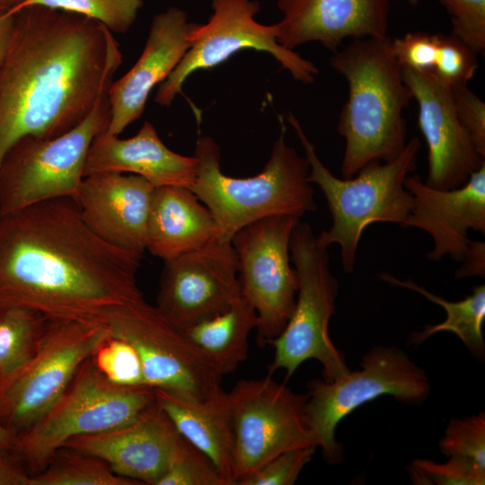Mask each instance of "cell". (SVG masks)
Returning <instances> with one entry per match:
<instances>
[{
	"mask_svg": "<svg viewBox=\"0 0 485 485\" xmlns=\"http://www.w3.org/2000/svg\"><path fill=\"white\" fill-rule=\"evenodd\" d=\"M142 256L96 235L72 198L1 215L0 311L102 322L110 310L143 297Z\"/></svg>",
	"mask_w": 485,
	"mask_h": 485,
	"instance_id": "6da1fadb",
	"label": "cell"
},
{
	"mask_svg": "<svg viewBox=\"0 0 485 485\" xmlns=\"http://www.w3.org/2000/svg\"><path fill=\"white\" fill-rule=\"evenodd\" d=\"M13 14L0 66V163L20 138H52L83 121L122 63L113 33L94 20L43 6Z\"/></svg>",
	"mask_w": 485,
	"mask_h": 485,
	"instance_id": "7a4b0ae2",
	"label": "cell"
},
{
	"mask_svg": "<svg viewBox=\"0 0 485 485\" xmlns=\"http://www.w3.org/2000/svg\"><path fill=\"white\" fill-rule=\"evenodd\" d=\"M333 53L330 65L348 84L337 131L345 139L341 173L351 178L366 164L390 162L403 152V111L413 98L388 36L353 39Z\"/></svg>",
	"mask_w": 485,
	"mask_h": 485,
	"instance_id": "3957f363",
	"label": "cell"
},
{
	"mask_svg": "<svg viewBox=\"0 0 485 485\" xmlns=\"http://www.w3.org/2000/svg\"><path fill=\"white\" fill-rule=\"evenodd\" d=\"M279 123L270 156L263 170L252 177L225 175L216 142L209 137L197 140L194 156L198 168L190 190L212 213L218 241L231 242L240 229L268 216L292 215L301 218L316 208L308 180L309 163L287 144L282 117Z\"/></svg>",
	"mask_w": 485,
	"mask_h": 485,
	"instance_id": "277c9868",
	"label": "cell"
},
{
	"mask_svg": "<svg viewBox=\"0 0 485 485\" xmlns=\"http://www.w3.org/2000/svg\"><path fill=\"white\" fill-rule=\"evenodd\" d=\"M287 119L304 149L310 166L308 180L322 191L332 217L330 229L316 236V241L325 248L338 243L343 269L351 273L364 230L375 223L401 226L408 216L412 195L404 181L416 168L421 142L414 137L394 160L372 162L353 177L340 179L320 160L295 115L289 112Z\"/></svg>",
	"mask_w": 485,
	"mask_h": 485,
	"instance_id": "5b68a950",
	"label": "cell"
},
{
	"mask_svg": "<svg viewBox=\"0 0 485 485\" xmlns=\"http://www.w3.org/2000/svg\"><path fill=\"white\" fill-rule=\"evenodd\" d=\"M154 401L155 389L115 384L90 357L48 410L17 435L13 455L32 475L69 439L128 424Z\"/></svg>",
	"mask_w": 485,
	"mask_h": 485,
	"instance_id": "8992f818",
	"label": "cell"
},
{
	"mask_svg": "<svg viewBox=\"0 0 485 485\" xmlns=\"http://www.w3.org/2000/svg\"><path fill=\"white\" fill-rule=\"evenodd\" d=\"M327 249L317 242L310 225L300 220L290 241V258L298 278L295 305L285 329L268 344L275 350L268 374L283 369L288 379L310 359L320 362L328 382L350 371L329 333L339 282L331 273Z\"/></svg>",
	"mask_w": 485,
	"mask_h": 485,
	"instance_id": "52a82bcc",
	"label": "cell"
},
{
	"mask_svg": "<svg viewBox=\"0 0 485 485\" xmlns=\"http://www.w3.org/2000/svg\"><path fill=\"white\" fill-rule=\"evenodd\" d=\"M108 95L69 131L52 137L27 136L13 143L0 163V216L56 199H76L90 146L108 128Z\"/></svg>",
	"mask_w": 485,
	"mask_h": 485,
	"instance_id": "ba28073f",
	"label": "cell"
},
{
	"mask_svg": "<svg viewBox=\"0 0 485 485\" xmlns=\"http://www.w3.org/2000/svg\"><path fill=\"white\" fill-rule=\"evenodd\" d=\"M361 370L344 376L309 382L306 413L312 433L325 460L337 463L343 458L335 429L342 419L361 405L390 395L398 402L420 404L430 393L428 377L401 348L375 346L360 361Z\"/></svg>",
	"mask_w": 485,
	"mask_h": 485,
	"instance_id": "9c48e42d",
	"label": "cell"
},
{
	"mask_svg": "<svg viewBox=\"0 0 485 485\" xmlns=\"http://www.w3.org/2000/svg\"><path fill=\"white\" fill-rule=\"evenodd\" d=\"M109 334L107 325L97 321L50 320L36 354L0 378V423L17 435L31 427Z\"/></svg>",
	"mask_w": 485,
	"mask_h": 485,
	"instance_id": "30bf717a",
	"label": "cell"
},
{
	"mask_svg": "<svg viewBox=\"0 0 485 485\" xmlns=\"http://www.w3.org/2000/svg\"><path fill=\"white\" fill-rule=\"evenodd\" d=\"M102 322L112 335L134 347L146 385L192 401H205L224 391L222 376L184 331L144 297L110 310Z\"/></svg>",
	"mask_w": 485,
	"mask_h": 485,
	"instance_id": "8fae6325",
	"label": "cell"
},
{
	"mask_svg": "<svg viewBox=\"0 0 485 485\" xmlns=\"http://www.w3.org/2000/svg\"><path fill=\"white\" fill-rule=\"evenodd\" d=\"M227 396L234 439V484L285 451L318 447L308 422L307 394L295 393L268 374L239 380Z\"/></svg>",
	"mask_w": 485,
	"mask_h": 485,
	"instance_id": "7c38bea8",
	"label": "cell"
},
{
	"mask_svg": "<svg viewBox=\"0 0 485 485\" xmlns=\"http://www.w3.org/2000/svg\"><path fill=\"white\" fill-rule=\"evenodd\" d=\"M299 221L292 215L268 216L245 225L231 239L241 291L256 310L261 345L282 332L295 305L298 278L290 263V241Z\"/></svg>",
	"mask_w": 485,
	"mask_h": 485,
	"instance_id": "4fadbf2b",
	"label": "cell"
},
{
	"mask_svg": "<svg viewBox=\"0 0 485 485\" xmlns=\"http://www.w3.org/2000/svg\"><path fill=\"white\" fill-rule=\"evenodd\" d=\"M213 14L206 24H197L191 44L169 76L159 84L154 101L161 106L172 104L188 76L197 70L210 69L244 48L266 51L283 68L303 84H312L317 67L296 52L281 46L276 24L255 21L260 4L255 0H212Z\"/></svg>",
	"mask_w": 485,
	"mask_h": 485,
	"instance_id": "5bb4252c",
	"label": "cell"
},
{
	"mask_svg": "<svg viewBox=\"0 0 485 485\" xmlns=\"http://www.w3.org/2000/svg\"><path fill=\"white\" fill-rule=\"evenodd\" d=\"M163 262L155 306L181 330L224 313L242 294L231 242L215 239Z\"/></svg>",
	"mask_w": 485,
	"mask_h": 485,
	"instance_id": "9a60e30c",
	"label": "cell"
},
{
	"mask_svg": "<svg viewBox=\"0 0 485 485\" xmlns=\"http://www.w3.org/2000/svg\"><path fill=\"white\" fill-rule=\"evenodd\" d=\"M401 69L418 103V123L428 146L425 183L444 190L463 186L485 165V156L477 150L457 117L451 87L431 71Z\"/></svg>",
	"mask_w": 485,
	"mask_h": 485,
	"instance_id": "2e32d148",
	"label": "cell"
},
{
	"mask_svg": "<svg viewBox=\"0 0 485 485\" xmlns=\"http://www.w3.org/2000/svg\"><path fill=\"white\" fill-rule=\"evenodd\" d=\"M404 186L412 195V206L401 227H416L431 236L429 260L448 255L462 262L472 242L468 232L485 234V165L455 189L432 188L418 174L407 176Z\"/></svg>",
	"mask_w": 485,
	"mask_h": 485,
	"instance_id": "e0dca14e",
	"label": "cell"
},
{
	"mask_svg": "<svg viewBox=\"0 0 485 485\" xmlns=\"http://www.w3.org/2000/svg\"><path fill=\"white\" fill-rule=\"evenodd\" d=\"M182 436L155 401L135 420L105 432L73 437L64 445L104 460L119 476L156 485Z\"/></svg>",
	"mask_w": 485,
	"mask_h": 485,
	"instance_id": "ac0fdd59",
	"label": "cell"
},
{
	"mask_svg": "<svg viewBox=\"0 0 485 485\" xmlns=\"http://www.w3.org/2000/svg\"><path fill=\"white\" fill-rule=\"evenodd\" d=\"M196 26L176 7L154 17L141 56L108 91L109 133L119 136L142 116L152 90L169 76L189 49Z\"/></svg>",
	"mask_w": 485,
	"mask_h": 485,
	"instance_id": "d6986e66",
	"label": "cell"
},
{
	"mask_svg": "<svg viewBox=\"0 0 485 485\" xmlns=\"http://www.w3.org/2000/svg\"><path fill=\"white\" fill-rule=\"evenodd\" d=\"M278 42L293 50L312 41L335 52L346 38H384L391 0H278Z\"/></svg>",
	"mask_w": 485,
	"mask_h": 485,
	"instance_id": "ffe728a7",
	"label": "cell"
},
{
	"mask_svg": "<svg viewBox=\"0 0 485 485\" xmlns=\"http://www.w3.org/2000/svg\"><path fill=\"white\" fill-rule=\"evenodd\" d=\"M155 187L128 173L84 176L75 199L89 228L106 242L143 255Z\"/></svg>",
	"mask_w": 485,
	"mask_h": 485,
	"instance_id": "44dd1931",
	"label": "cell"
},
{
	"mask_svg": "<svg viewBox=\"0 0 485 485\" xmlns=\"http://www.w3.org/2000/svg\"><path fill=\"white\" fill-rule=\"evenodd\" d=\"M197 158L177 154L159 137L154 125L145 121L129 138H119L106 130L93 140L85 160L84 175L102 172L135 174L154 187L190 188L195 181Z\"/></svg>",
	"mask_w": 485,
	"mask_h": 485,
	"instance_id": "7402d4cb",
	"label": "cell"
},
{
	"mask_svg": "<svg viewBox=\"0 0 485 485\" xmlns=\"http://www.w3.org/2000/svg\"><path fill=\"white\" fill-rule=\"evenodd\" d=\"M210 210L186 187H155L146 226V250L163 261L216 239Z\"/></svg>",
	"mask_w": 485,
	"mask_h": 485,
	"instance_id": "603a6c76",
	"label": "cell"
},
{
	"mask_svg": "<svg viewBox=\"0 0 485 485\" xmlns=\"http://www.w3.org/2000/svg\"><path fill=\"white\" fill-rule=\"evenodd\" d=\"M155 399L180 435L211 460L227 485H234V439L227 392L192 401L155 389Z\"/></svg>",
	"mask_w": 485,
	"mask_h": 485,
	"instance_id": "cb8c5ba5",
	"label": "cell"
},
{
	"mask_svg": "<svg viewBox=\"0 0 485 485\" xmlns=\"http://www.w3.org/2000/svg\"><path fill=\"white\" fill-rule=\"evenodd\" d=\"M256 310L242 294L224 313L182 330L222 377L248 357V339L258 326Z\"/></svg>",
	"mask_w": 485,
	"mask_h": 485,
	"instance_id": "d4e9b609",
	"label": "cell"
},
{
	"mask_svg": "<svg viewBox=\"0 0 485 485\" xmlns=\"http://www.w3.org/2000/svg\"><path fill=\"white\" fill-rule=\"evenodd\" d=\"M378 277L387 283L422 295L429 301L442 306L446 313L444 322L426 325L422 331L412 332L409 337L408 344L418 346L436 333L451 331L463 341L473 356L480 359L484 358L485 343L482 331L485 320L484 285L474 287L472 293L463 299L452 302L428 291L410 278L401 280L386 272L380 273Z\"/></svg>",
	"mask_w": 485,
	"mask_h": 485,
	"instance_id": "484cf974",
	"label": "cell"
},
{
	"mask_svg": "<svg viewBox=\"0 0 485 485\" xmlns=\"http://www.w3.org/2000/svg\"><path fill=\"white\" fill-rule=\"evenodd\" d=\"M115 473L100 457L63 445L31 477V485H139Z\"/></svg>",
	"mask_w": 485,
	"mask_h": 485,
	"instance_id": "4316f807",
	"label": "cell"
},
{
	"mask_svg": "<svg viewBox=\"0 0 485 485\" xmlns=\"http://www.w3.org/2000/svg\"><path fill=\"white\" fill-rule=\"evenodd\" d=\"M49 319L22 308L0 311V378L26 364L40 348Z\"/></svg>",
	"mask_w": 485,
	"mask_h": 485,
	"instance_id": "83f0119b",
	"label": "cell"
},
{
	"mask_svg": "<svg viewBox=\"0 0 485 485\" xmlns=\"http://www.w3.org/2000/svg\"><path fill=\"white\" fill-rule=\"evenodd\" d=\"M30 6H43L94 20L112 33H126L137 19L143 0H24L7 10L13 14Z\"/></svg>",
	"mask_w": 485,
	"mask_h": 485,
	"instance_id": "f1b7e54d",
	"label": "cell"
},
{
	"mask_svg": "<svg viewBox=\"0 0 485 485\" xmlns=\"http://www.w3.org/2000/svg\"><path fill=\"white\" fill-rule=\"evenodd\" d=\"M91 360L99 372L115 384L146 385L136 349L129 342L110 332L96 348Z\"/></svg>",
	"mask_w": 485,
	"mask_h": 485,
	"instance_id": "f546056e",
	"label": "cell"
},
{
	"mask_svg": "<svg viewBox=\"0 0 485 485\" xmlns=\"http://www.w3.org/2000/svg\"><path fill=\"white\" fill-rule=\"evenodd\" d=\"M156 485H227L211 460L182 437Z\"/></svg>",
	"mask_w": 485,
	"mask_h": 485,
	"instance_id": "4dcf8cb0",
	"label": "cell"
},
{
	"mask_svg": "<svg viewBox=\"0 0 485 485\" xmlns=\"http://www.w3.org/2000/svg\"><path fill=\"white\" fill-rule=\"evenodd\" d=\"M439 449L445 456L471 460L485 468V413L452 418L439 441Z\"/></svg>",
	"mask_w": 485,
	"mask_h": 485,
	"instance_id": "1f68e13d",
	"label": "cell"
},
{
	"mask_svg": "<svg viewBox=\"0 0 485 485\" xmlns=\"http://www.w3.org/2000/svg\"><path fill=\"white\" fill-rule=\"evenodd\" d=\"M409 475L417 485H483L485 468L474 462L450 456L444 463L427 459H415L409 467Z\"/></svg>",
	"mask_w": 485,
	"mask_h": 485,
	"instance_id": "d6a6232c",
	"label": "cell"
},
{
	"mask_svg": "<svg viewBox=\"0 0 485 485\" xmlns=\"http://www.w3.org/2000/svg\"><path fill=\"white\" fill-rule=\"evenodd\" d=\"M478 67L476 53L453 35L440 33L433 72L450 87L467 84Z\"/></svg>",
	"mask_w": 485,
	"mask_h": 485,
	"instance_id": "836d02e7",
	"label": "cell"
},
{
	"mask_svg": "<svg viewBox=\"0 0 485 485\" xmlns=\"http://www.w3.org/2000/svg\"><path fill=\"white\" fill-rule=\"evenodd\" d=\"M316 446L285 451L240 479L239 485H292L312 460Z\"/></svg>",
	"mask_w": 485,
	"mask_h": 485,
	"instance_id": "e575fe53",
	"label": "cell"
},
{
	"mask_svg": "<svg viewBox=\"0 0 485 485\" xmlns=\"http://www.w3.org/2000/svg\"><path fill=\"white\" fill-rule=\"evenodd\" d=\"M452 23L451 35L472 51H485V0H438Z\"/></svg>",
	"mask_w": 485,
	"mask_h": 485,
	"instance_id": "d590c367",
	"label": "cell"
},
{
	"mask_svg": "<svg viewBox=\"0 0 485 485\" xmlns=\"http://www.w3.org/2000/svg\"><path fill=\"white\" fill-rule=\"evenodd\" d=\"M440 33L409 32L391 39L394 57L402 68L415 71H432L436 63Z\"/></svg>",
	"mask_w": 485,
	"mask_h": 485,
	"instance_id": "8d00e7d4",
	"label": "cell"
},
{
	"mask_svg": "<svg viewBox=\"0 0 485 485\" xmlns=\"http://www.w3.org/2000/svg\"><path fill=\"white\" fill-rule=\"evenodd\" d=\"M457 117L473 145L485 156V103L467 84L451 87Z\"/></svg>",
	"mask_w": 485,
	"mask_h": 485,
	"instance_id": "74e56055",
	"label": "cell"
},
{
	"mask_svg": "<svg viewBox=\"0 0 485 485\" xmlns=\"http://www.w3.org/2000/svg\"><path fill=\"white\" fill-rule=\"evenodd\" d=\"M485 274V244L483 242H472L470 248L456 270V278H463L472 276L484 277Z\"/></svg>",
	"mask_w": 485,
	"mask_h": 485,
	"instance_id": "f35d334b",
	"label": "cell"
},
{
	"mask_svg": "<svg viewBox=\"0 0 485 485\" xmlns=\"http://www.w3.org/2000/svg\"><path fill=\"white\" fill-rule=\"evenodd\" d=\"M31 477L13 454H0V485H31Z\"/></svg>",
	"mask_w": 485,
	"mask_h": 485,
	"instance_id": "ab89813d",
	"label": "cell"
},
{
	"mask_svg": "<svg viewBox=\"0 0 485 485\" xmlns=\"http://www.w3.org/2000/svg\"><path fill=\"white\" fill-rule=\"evenodd\" d=\"M15 22V14L0 13V66L8 51Z\"/></svg>",
	"mask_w": 485,
	"mask_h": 485,
	"instance_id": "60d3db41",
	"label": "cell"
},
{
	"mask_svg": "<svg viewBox=\"0 0 485 485\" xmlns=\"http://www.w3.org/2000/svg\"><path fill=\"white\" fill-rule=\"evenodd\" d=\"M17 434L0 423V454H13Z\"/></svg>",
	"mask_w": 485,
	"mask_h": 485,
	"instance_id": "b9f144b4",
	"label": "cell"
},
{
	"mask_svg": "<svg viewBox=\"0 0 485 485\" xmlns=\"http://www.w3.org/2000/svg\"><path fill=\"white\" fill-rule=\"evenodd\" d=\"M24 0H0V3L6 8V10H10L19 5Z\"/></svg>",
	"mask_w": 485,
	"mask_h": 485,
	"instance_id": "7bdbcfd3",
	"label": "cell"
},
{
	"mask_svg": "<svg viewBox=\"0 0 485 485\" xmlns=\"http://www.w3.org/2000/svg\"><path fill=\"white\" fill-rule=\"evenodd\" d=\"M407 1H408V2L410 3V4H411V5H416V4H418V3H419V0H407Z\"/></svg>",
	"mask_w": 485,
	"mask_h": 485,
	"instance_id": "ee69618b",
	"label": "cell"
},
{
	"mask_svg": "<svg viewBox=\"0 0 485 485\" xmlns=\"http://www.w3.org/2000/svg\"><path fill=\"white\" fill-rule=\"evenodd\" d=\"M7 11L6 8L0 3V13Z\"/></svg>",
	"mask_w": 485,
	"mask_h": 485,
	"instance_id": "f6af8a7d",
	"label": "cell"
}]
</instances>
